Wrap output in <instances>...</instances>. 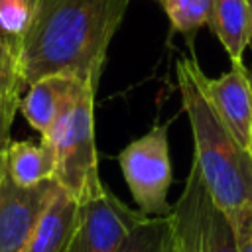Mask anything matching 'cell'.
Wrapping results in <instances>:
<instances>
[{
    "instance_id": "cell-11",
    "label": "cell",
    "mask_w": 252,
    "mask_h": 252,
    "mask_svg": "<svg viewBox=\"0 0 252 252\" xmlns=\"http://www.w3.org/2000/svg\"><path fill=\"white\" fill-rule=\"evenodd\" d=\"M4 173L18 187H35L55 175V154L45 142L18 140L6 146Z\"/></svg>"
},
{
    "instance_id": "cell-4",
    "label": "cell",
    "mask_w": 252,
    "mask_h": 252,
    "mask_svg": "<svg viewBox=\"0 0 252 252\" xmlns=\"http://www.w3.org/2000/svg\"><path fill=\"white\" fill-rule=\"evenodd\" d=\"M169 219L175 252H238L234 228L209 195L195 163Z\"/></svg>"
},
{
    "instance_id": "cell-5",
    "label": "cell",
    "mask_w": 252,
    "mask_h": 252,
    "mask_svg": "<svg viewBox=\"0 0 252 252\" xmlns=\"http://www.w3.org/2000/svg\"><path fill=\"white\" fill-rule=\"evenodd\" d=\"M118 165L142 215L165 217L171 213L167 193L173 175L167 124H156L144 136L132 140L118 154Z\"/></svg>"
},
{
    "instance_id": "cell-10",
    "label": "cell",
    "mask_w": 252,
    "mask_h": 252,
    "mask_svg": "<svg viewBox=\"0 0 252 252\" xmlns=\"http://www.w3.org/2000/svg\"><path fill=\"white\" fill-rule=\"evenodd\" d=\"M79 203L61 187L53 193L43 209L24 252H65Z\"/></svg>"
},
{
    "instance_id": "cell-16",
    "label": "cell",
    "mask_w": 252,
    "mask_h": 252,
    "mask_svg": "<svg viewBox=\"0 0 252 252\" xmlns=\"http://www.w3.org/2000/svg\"><path fill=\"white\" fill-rule=\"evenodd\" d=\"M33 0H0V30L6 39L18 43L32 20Z\"/></svg>"
},
{
    "instance_id": "cell-20",
    "label": "cell",
    "mask_w": 252,
    "mask_h": 252,
    "mask_svg": "<svg viewBox=\"0 0 252 252\" xmlns=\"http://www.w3.org/2000/svg\"><path fill=\"white\" fill-rule=\"evenodd\" d=\"M248 47L252 49V0H250V16H248Z\"/></svg>"
},
{
    "instance_id": "cell-9",
    "label": "cell",
    "mask_w": 252,
    "mask_h": 252,
    "mask_svg": "<svg viewBox=\"0 0 252 252\" xmlns=\"http://www.w3.org/2000/svg\"><path fill=\"white\" fill-rule=\"evenodd\" d=\"M28 93L20 100V112L26 122L45 138L57 120L85 94V91L93 89L85 81L71 75H49L32 85H28ZM96 91V89H93Z\"/></svg>"
},
{
    "instance_id": "cell-1",
    "label": "cell",
    "mask_w": 252,
    "mask_h": 252,
    "mask_svg": "<svg viewBox=\"0 0 252 252\" xmlns=\"http://www.w3.org/2000/svg\"><path fill=\"white\" fill-rule=\"evenodd\" d=\"M130 0H33L32 20L18 41L26 87L71 75L98 89L108 45Z\"/></svg>"
},
{
    "instance_id": "cell-7",
    "label": "cell",
    "mask_w": 252,
    "mask_h": 252,
    "mask_svg": "<svg viewBox=\"0 0 252 252\" xmlns=\"http://www.w3.org/2000/svg\"><path fill=\"white\" fill-rule=\"evenodd\" d=\"M57 187L55 179L35 187H18L4 173L0 185V252H24Z\"/></svg>"
},
{
    "instance_id": "cell-12",
    "label": "cell",
    "mask_w": 252,
    "mask_h": 252,
    "mask_svg": "<svg viewBox=\"0 0 252 252\" xmlns=\"http://www.w3.org/2000/svg\"><path fill=\"white\" fill-rule=\"evenodd\" d=\"M248 16L250 0H211L207 26L224 47L230 63H242L248 47Z\"/></svg>"
},
{
    "instance_id": "cell-8",
    "label": "cell",
    "mask_w": 252,
    "mask_h": 252,
    "mask_svg": "<svg viewBox=\"0 0 252 252\" xmlns=\"http://www.w3.org/2000/svg\"><path fill=\"white\" fill-rule=\"evenodd\" d=\"M205 91L220 122L248 152L252 144V75L244 61L232 63L217 79L205 77Z\"/></svg>"
},
{
    "instance_id": "cell-6",
    "label": "cell",
    "mask_w": 252,
    "mask_h": 252,
    "mask_svg": "<svg viewBox=\"0 0 252 252\" xmlns=\"http://www.w3.org/2000/svg\"><path fill=\"white\" fill-rule=\"evenodd\" d=\"M144 217L104 189L77 207L65 252H118L128 232Z\"/></svg>"
},
{
    "instance_id": "cell-19",
    "label": "cell",
    "mask_w": 252,
    "mask_h": 252,
    "mask_svg": "<svg viewBox=\"0 0 252 252\" xmlns=\"http://www.w3.org/2000/svg\"><path fill=\"white\" fill-rule=\"evenodd\" d=\"M8 144H10V130L0 134V185H2V177H4V152H6Z\"/></svg>"
},
{
    "instance_id": "cell-3",
    "label": "cell",
    "mask_w": 252,
    "mask_h": 252,
    "mask_svg": "<svg viewBox=\"0 0 252 252\" xmlns=\"http://www.w3.org/2000/svg\"><path fill=\"white\" fill-rule=\"evenodd\" d=\"M94 94L89 89L51 128L45 142L55 154V183L79 205L100 195L106 187L98 177L94 142Z\"/></svg>"
},
{
    "instance_id": "cell-14",
    "label": "cell",
    "mask_w": 252,
    "mask_h": 252,
    "mask_svg": "<svg viewBox=\"0 0 252 252\" xmlns=\"http://www.w3.org/2000/svg\"><path fill=\"white\" fill-rule=\"evenodd\" d=\"M158 2L163 8L173 32L187 35L189 41L195 32L207 26L211 0H158Z\"/></svg>"
},
{
    "instance_id": "cell-17",
    "label": "cell",
    "mask_w": 252,
    "mask_h": 252,
    "mask_svg": "<svg viewBox=\"0 0 252 252\" xmlns=\"http://www.w3.org/2000/svg\"><path fill=\"white\" fill-rule=\"evenodd\" d=\"M228 220L236 234L238 252H252V207L230 215Z\"/></svg>"
},
{
    "instance_id": "cell-13",
    "label": "cell",
    "mask_w": 252,
    "mask_h": 252,
    "mask_svg": "<svg viewBox=\"0 0 252 252\" xmlns=\"http://www.w3.org/2000/svg\"><path fill=\"white\" fill-rule=\"evenodd\" d=\"M118 252H175L169 215L140 219Z\"/></svg>"
},
{
    "instance_id": "cell-22",
    "label": "cell",
    "mask_w": 252,
    "mask_h": 252,
    "mask_svg": "<svg viewBox=\"0 0 252 252\" xmlns=\"http://www.w3.org/2000/svg\"><path fill=\"white\" fill-rule=\"evenodd\" d=\"M0 37H4V33H2V30H0Z\"/></svg>"
},
{
    "instance_id": "cell-2",
    "label": "cell",
    "mask_w": 252,
    "mask_h": 252,
    "mask_svg": "<svg viewBox=\"0 0 252 252\" xmlns=\"http://www.w3.org/2000/svg\"><path fill=\"white\" fill-rule=\"evenodd\" d=\"M175 71L193 134V163L209 195L226 217L252 207V158L217 116L205 91L207 75L195 57L177 59Z\"/></svg>"
},
{
    "instance_id": "cell-15",
    "label": "cell",
    "mask_w": 252,
    "mask_h": 252,
    "mask_svg": "<svg viewBox=\"0 0 252 252\" xmlns=\"http://www.w3.org/2000/svg\"><path fill=\"white\" fill-rule=\"evenodd\" d=\"M24 87L26 83L20 69L18 43L0 37V106L20 104Z\"/></svg>"
},
{
    "instance_id": "cell-21",
    "label": "cell",
    "mask_w": 252,
    "mask_h": 252,
    "mask_svg": "<svg viewBox=\"0 0 252 252\" xmlns=\"http://www.w3.org/2000/svg\"><path fill=\"white\" fill-rule=\"evenodd\" d=\"M248 154H250V158H252V144H250V148H248Z\"/></svg>"
},
{
    "instance_id": "cell-18",
    "label": "cell",
    "mask_w": 252,
    "mask_h": 252,
    "mask_svg": "<svg viewBox=\"0 0 252 252\" xmlns=\"http://www.w3.org/2000/svg\"><path fill=\"white\" fill-rule=\"evenodd\" d=\"M20 104H8V106H0V134L6 130H12V122L14 116L18 112Z\"/></svg>"
}]
</instances>
